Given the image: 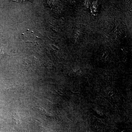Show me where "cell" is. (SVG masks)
Listing matches in <instances>:
<instances>
[]
</instances>
